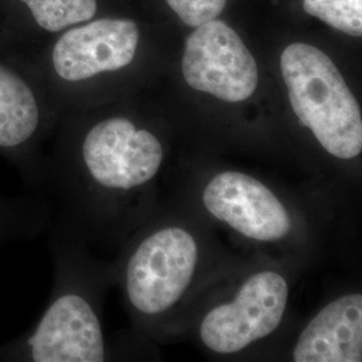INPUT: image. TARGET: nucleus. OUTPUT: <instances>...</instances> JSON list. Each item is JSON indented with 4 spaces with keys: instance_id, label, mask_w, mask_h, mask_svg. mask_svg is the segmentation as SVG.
<instances>
[{
    "instance_id": "nucleus-1",
    "label": "nucleus",
    "mask_w": 362,
    "mask_h": 362,
    "mask_svg": "<svg viewBox=\"0 0 362 362\" xmlns=\"http://www.w3.org/2000/svg\"><path fill=\"white\" fill-rule=\"evenodd\" d=\"M163 160L153 133L128 117H101L67 133L45 158L40 188L58 191L88 223L112 224L117 206L152 180Z\"/></svg>"
},
{
    "instance_id": "nucleus-2",
    "label": "nucleus",
    "mask_w": 362,
    "mask_h": 362,
    "mask_svg": "<svg viewBox=\"0 0 362 362\" xmlns=\"http://www.w3.org/2000/svg\"><path fill=\"white\" fill-rule=\"evenodd\" d=\"M54 239L57 281L52 300L37 325L0 345V361L103 362L106 345L90 291L81 287L82 266L76 251Z\"/></svg>"
},
{
    "instance_id": "nucleus-3",
    "label": "nucleus",
    "mask_w": 362,
    "mask_h": 362,
    "mask_svg": "<svg viewBox=\"0 0 362 362\" xmlns=\"http://www.w3.org/2000/svg\"><path fill=\"white\" fill-rule=\"evenodd\" d=\"M281 71L300 125L325 151L344 161L361 155V109L330 57L308 43H291L281 55Z\"/></svg>"
},
{
    "instance_id": "nucleus-4",
    "label": "nucleus",
    "mask_w": 362,
    "mask_h": 362,
    "mask_svg": "<svg viewBox=\"0 0 362 362\" xmlns=\"http://www.w3.org/2000/svg\"><path fill=\"white\" fill-rule=\"evenodd\" d=\"M199 248L192 233L167 227L145 238L130 254L124 270L130 306L145 315L173 308L194 279Z\"/></svg>"
},
{
    "instance_id": "nucleus-5",
    "label": "nucleus",
    "mask_w": 362,
    "mask_h": 362,
    "mask_svg": "<svg viewBox=\"0 0 362 362\" xmlns=\"http://www.w3.org/2000/svg\"><path fill=\"white\" fill-rule=\"evenodd\" d=\"M140 31L129 19H97L67 30L52 46L45 67H31L46 89L78 86L124 70L133 62Z\"/></svg>"
},
{
    "instance_id": "nucleus-6",
    "label": "nucleus",
    "mask_w": 362,
    "mask_h": 362,
    "mask_svg": "<svg viewBox=\"0 0 362 362\" xmlns=\"http://www.w3.org/2000/svg\"><path fill=\"white\" fill-rule=\"evenodd\" d=\"M50 121L46 89L31 67L0 57V155L33 189L42 184L40 145Z\"/></svg>"
},
{
    "instance_id": "nucleus-7",
    "label": "nucleus",
    "mask_w": 362,
    "mask_h": 362,
    "mask_svg": "<svg viewBox=\"0 0 362 362\" xmlns=\"http://www.w3.org/2000/svg\"><path fill=\"white\" fill-rule=\"evenodd\" d=\"M288 284L279 272L251 275L236 297L208 311L200 338L218 354H235L272 334L282 322L288 300Z\"/></svg>"
},
{
    "instance_id": "nucleus-8",
    "label": "nucleus",
    "mask_w": 362,
    "mask_h": 362,
    "mask_svg": "<svg viewBox=\"0 0 362 362\" xmlns=\"http://www.w3.org/2000/svg\"><path fill=\"white\" fill-rule=\"evenodd\" d=\"M185 43L181 70L194 90L226 103L248 100L258 88V65L231 27L212 19L194 27Z\"/></svg>"
},
{
    "instance_id": "nucleus-9",
    "label": "nucleus",
    "mask_w": 362,
    "mask_h": 362,
    "mask_svg": "<svg viewBox=\"0 0 362 362\" xmlns=\"http://www.w3.org/2000/svg\"><path fill=\"white\" fill-rule=\"evenodd\" d=\"M208 212L236 233L258 242H278L293 228L285 204L255 177L227 170L208 181L203 191Z\"/></svg>"
},
{
    "instance_id": "nucleus-10",
    "label": "nucleus",
    "mask_w": 362,
    "mask_h": 362,
    "mask_svg": "<svg viewBox=\"0 0 362 362\" xmlns=\"http://www.w3.org/2000/svg\"><path fill=\"white\" fill-rule=\"evenodd\" d=\"M293 361H362L361 294H346L326 305L300 333Z\"/></svg>"
},
{
    "instance_id": "nucleus-11",
    "label": "nucleus",
    "mask_w": 362,
    "mask_h": 362,
    "mask_svg": "<svg viewBox=\"0 0 362 362\" xmlns=\"http://www.w3.org/2000/svg\"><path fill=\"white\" fill-rule=\"evenodd\" d=\"M47 224V208L35 197L0 194V250L18 242L33 240Z\"/></svg>"
},
{
    "instance_id": "nucleus-12",
    "label": "nucleus",
    "mask_w": 362,
    "mask_h": 362,
    "mask_svg": "<svg viewBox=\"0 0 362 362\" xmlns=\"http://www.w3.org/2000/svg\"><path fill=\"white\" fill-rule=\"evenodd\" d=\"M42 30L59 33L88 22L97 13V0H19Z\"/></svg>"
},
{
    "instance_id": "nucleus-13",
    "label": "nucleus",
    "mask_w": 362,
    "mask_h": 362,
    "mask_svg": "<svg viewBox=\"0 0 362 362\" xmlns=\"http://www.w3.org/2000/svg\"><path fill=\"white\" fill-rule=\"evenodd\" d=\"M303 10L345 34L362 35V0H303Z\"/></svg>"
},
{
    "instance_id": "nucleus-14",
    "label": "nucleus",
    "mask_w": 362,
    "mask_h": 362,
    "mask_svg": "<svg viewBox=\"0 0 362 362\" xmlns=\"http://www.w3.org/2000/svg\"><path fill=\"white\" fill-rule=\"evenodd\" d=\"M169 7L189 27H199L216 19L227 0H167Z\"/></svg>"
}]
</instances>
